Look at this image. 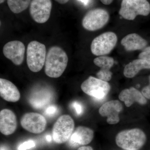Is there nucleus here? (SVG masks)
I'll list each match as a JSON object with an SVG mask.
<instances>
[{"label": "nucleus", "mask_w": 150, "mask_h": 150, "mask_svg": "<svg viewBox=\"0 0 150 150\" xmlns=\"http://www.w3.org/2000/svg\"><path fill=\"white\" fill-rule=\"evenodd\" d=\"M67 53L59 46L51 47L46 54L45 72L49 77L57 78L64 72L68 65Z\"/></svg>", "instance_id": "f257e3e1"}, {"label": "nucleus", "mask_w": 150, "mask_h": 150, "mask_svg": "<svg viewBox=\"0 0 150 150\" xmlns=\"http://www.w3.org/2000/svg\"><path fill=\"white\" fill-rule=\"evenodd\" d=\"M146 137L144 131L139 129L124 130L119 132L115 138L116 144L126 150H138L144 146Z\"/></svg>", "instance_id": "f03ea898"}, {"label": "nucleus", "mask_w": 150, "mask_h": 150, "mask_svg": "<svg viewBox=\"0 0 150 150\" xmlns=\"http://www.w3.org/2000/svg\"><path fill=\"white\" fill-rule=\"evenodd\" d=\"M26 54V61L29 69L33 72L40 71L46 61V46L38 41H31L28 45Z\"/></svg>", "instance_id": "7ed1b4c3"}, {"label": "nucleus", "mask_w": 150, "mask_h": 150, "mask_svg": "<svg viewBox=\"0 0 150 150\" xmlns=\"http://www.w3.org/2000/svg\"><path fill=\"white\" fill-rule=\"evenodd\" d=\"M150 13L147 0H122L119 13L123 18L134 20L137 16H147Z\"/></svg>", "instance_id": "20e7f679"}, {"label": "nucleus", "mask_w": 150, "mask_h": 150, "mask_svg": "<svg viewBox=\"0 0 150 150\" xmlns=\"http://www.w3.org/2000/svg\"><path fill=\"white\" fill-rule=\"evenodd\" d=\"M73 118L68 115L59 117L54 123L52 129V137L54 142L61 144L67 142L74 130Z\"/></svg>", "instance_id": "39448f33"}, {"label": "nucleus", "mask_w": 150, "mask_h": 150, "mask_svg": "<svg viewBox=\"0 0 150 150\" xmlns=\"http://www.w3.org/2000/svg\"><path fill=\"white\" fill-rule=\"evenodd\" d=\"M81 87L84 93L98 100L105 98L110 89L108 82L91 76L83 82Z\"/></svg>", "instance_id": "423d86ee"}, {"label": "nucleus", "mask_w": 150, "mask_h": 150, "mask_svg": "<svg viewBox=\"0 0 150 150\" xmlns=\"http://www.w3.org/2000/svg\"><path fill=\"white\" fill-rule=\"evenodd\" d=\"M118 40L114 33H104L95 38L92 42L91 50L96 56H103L109 54L115 47Z\"/></svg>", "instance_id": "0eeeda50"}, {"label": "nucleus", "mask_w": 150, "mask_h": 150, "mask_svg": "<svg viewBox=\"0 0 150 150\" xmlns=\"http://www.w3.org/2000/svg\"><path fill=\"white\" fill-rule=\"evenodd\" d=\"M109 19L108 12L102 8H96L87 13L82 20L83 26L89 31H95L101 29Z\"/></svg>", "instance_id": "6e6552de"}, {"label": "nucleus", "mask_w": 150, "mask_h": 150, "mask_svg": "<svg viewBox=\"0 0 150 150\" xmlns=\"http://www.w3.org/2000/svg\"><path fill=\"white\" fill-rule=\"evenodd\" d=\"M52 5L51 0H32L29 9L31 17L38 23H45L50 18Z\"/></svg>", "instance_id": "1a4fd4ad"}, {"label": "nucleus", "mask_w": 150, "mask_h": 150, "mask_svg": "<svg viewBox=\"0 0 150 150\" xmlns=\"http://www.w3.org/2000/svg\"><path fill=\"white\" fill-rule=\"evenodd\" d=\"M21 124L25 130L33 134H38L45 130L47 122L45 117L39 113L28 112L23 115Z\"/></svg>", "instance_id": "9d476101"}, {"label": "nucleus", "mask_w": 150, "mask_h": 150, "mask_svg": "<svg viewBox=\"0 0 150 150\" xmlns=\"http://www.w3.org/2000/svg\"><path fill=\"white\" fill-rule=\"evenodd\" d=\"M3 52L6 58L10 60L15 65L19 66L24 61L25 46L21 41L13 40L4 45Z\"/></svg>", "instance_id": "9b49d317"}, {"label": "nucleus", "mask_w": 150, "mask_h": 150, "mask_svg": "<svg viewBox=\"0 0 150 150\" xmlns=\"http://www.w3.org/2000/svg\"><path fill=\"white\" fill-rule=\"evenodd\" d=\"M123 109V105L120 101L112 100L103 105L99 109L100 114L107 118V122L109 124H115L120 121L119 113Z\"/></svg>", "instance_id": "f8f14e48"}, {"label": "nucleus", "mask_w": 150, "mask_h": 150, "mask_svg": "<svg viewBox=\"0 0 150 150\" xmlns=\"http://www.w3.org/2000/svg\"><path fill=\"white\" fill-rule=\"evenodd\" d=\"M93 137V131L92 129L85 126H78L74 130L68 144L73 147L88 144L92 141Z\"/></svg>", "instance_id": "ddd939ff"}, {"label": "nucleus", "mask_w": 150, "mask_h": 150, "mask_svg": "<svg viewBox=\"0 0 150 150\" xmlns=\"http://www.w3.org/2000/svg\"><path fill=\"white\" fill-rule=\"evenodd\" d=\"M17 127L16 117L12 110L4 109L0 112V131L8 136L13 134Z\"/></svg>", "instance_id": "4468645a"}, {"label": "nucleus", "mask_w": 150, "mask_h": 150, "mask_svg": "<svg viewBox=\"0 0 150 150\" xmlns=\"http://www.w3.org/2000/svg\"><path fill=\"white\" fill-rule=\"evenodd\" d=\"M0 95L6 101L16 102L19 100L21 94L16 86L10 81L0 79Z\"/></svg>", "instance_id": "2eb2a0df"}, {"label": "nucleus", "mask_w": 150, "mask_h": 150, "mask_svg": "<svg viewBox=\"0 0 150 150\" xmlns=\"http://www.w3.org/2000/svg\"><path fill=\"white\" fill-rule=\"evenodd\" d=\"M119 98L128 107H130L134 102L143 105L147 102L142 93L134 87L123 90L119 94Z\"/></svg>", "instance_id": "dca6fc26"}, {"label": "nucleus", "mask_w": 150, "mask_h": 150, "mask_svg": "<svg viewBox=\"0 0 150 150\" xmlns=\"http://www.w3.org/2000/svg\"><path fill=\"white\" fill-rule=\"evenodd\" d=\"M121 43L126 51H129L142 50L148 44L146 40L136 33L126 35L121 40Z\"/></svg>", "instance_id": "f3484780"}, {"label": "nucleus", "mask_w": 150, "mask_h": 150, "mask_svg": "<svg viewBox=\"0 0 150 150\" xmlns=\"http://www.w3.org/2000/svg\"><path fill=\"white\" fill-rule=\"evenodd\" d=\"M144 69H150V62L144 59H136L125 66L123 74L126 78H133Z\"/></svg>", "instance_id": "a211bd4d"}, {"label": "nucleus", "mask_w": 150, "mask_h": 150, "mask_svg": "<svg viewBox=\"0 0 150 150\" xmlns=\"http://www.w3.org/2000/svg\"><path fill=\"white\" fill-rule=\"evenodd\" d=\"M52 99V94L48 91H40L31 95L29 102L33 107L35 108H42L48 104Z\"/></svg>", "instance_id": "6ab92c4d"}, {"label": "nucleus", "mask_w": 150, "mask_h": 150, "mask_svg": "<svg viewBox=\"0 0 150 150\" xmlns=\"http://www.w3.org/2000/svg\"><path fill=\"white\" fill-rule=\"evenodd\" d=\"M31 3V0H7L10 9L15 13H19L26 9Z\"/></svg>", "instance_id": "aec40b11"}, {"label": "nucleus", "mask_w": 150, "mask_h": 150, "mask_svg": "<svg viewBox=\"0 0 150 150\" xmlns=\"http://www.w3.org/2000/svg\"><path fill=\"white\" fill-rule=\"evenodd\" d=\"M94 64L100 68L101 71H109L114 63L112 57L106 56H99L93 60Z\"/></svg>", "instance_id": "412c9836"}, {"label": "nucleus", "mask_w": 150, "mask_h": 150, "mask_svg": "<svg viewBox=\"0 0 150 150\" xmlns=\"http://www.w3.org/2000/svg\"><path fill=\"white\" fill-rule=\"evenodd\" d=\"M97 78L105 81L108 82L112 78V73L109 71H103L100 70L96 74Z\"/></svg>", "instance_id": "4be33fe9"}, {"label": "nucleus", "mask_w": 150, "mask_h": 150, "mask_svg": "<svg viewBox=\"0 0 150 150\" xmlns=\"http://www.w3.org/2000/svg\"><path fill=\"white\" fill-rule=\"evenodd\" d=\"M58 111V107L55 105H51L46 108L44 111V113L47 116L51 117L55 115Z\"/></svg>", "instance_id": "5701e85b"}, {"label": "nucleus", "mask_w": 150, "mask_h": 150, "mask_svg": "<svg viewBox=\"0 0 150 150\" xmlns=\"http://www.w3.org/2000/svg\"><path fill=\"white\" fill-rule=\"evenodd\" d=\"M35 146V142L32 140L27 141L19 146L18 150H26L34 147Z\"/></svg>", "instance_id": "b1692460"}, {"label": "nucleus", "mask_w": 150, "mask_h": 150, "mask_svg": "<svg viewBox=\"0 0 150 150\" xmlns=\"http://www.w3.org/2000/svg\"><path fill=\"white\" fill-rule=\"evenodd\" d=\"M72 107L78 115H81L83 112V107L82 105L77 101H74L71 104Z\"/></svg>", "instance_id": "393cba45"}, {"label": "nucleus", "mask_w": 150, "mask_h": 150, "mask_svg": "<svg viewBox=\"0 0 150 150\" xmlns=\"http://www.w3.org/2000/svg\"><path fill=\"white\" fill-rule=\"evenodd\" d=\"M139 58L150 62V46L144 48L139 55Z\"/></svg>", "instance_id": "a878e982"}, {"label": "nucleus", "mask_w": 150, "mask_h": 150, "mask_svg": "<svg viewBox=\"0 0 150 150\" xmlns=\"http://www.w3.org/2000/svg\"><path fill=\"white\" fill-rule=\"evenodd\" d=\"M149 85L145 87L142 89V93L146 98L150 99V76L149 77Z\"/></svg>", "instance_id": "bb28decb"}, {"label": "nucleus", "mask_w": 150, "mask_h": 150, "mask_svg": "<svg viewBox=\"0 0 150 150\" xmlns=\"http://www.w3.org/2000/svg\"><path fill=\"white\" fill-rule=\"evenodd\" d=\"M100 1L104 4L108 5L112 3L113 0H100Z\"/></svg>", "instance_id": "cd10ccee"}, {"label": "nucleus", "mask_w": 150, "mask_h": 150, "mask_svg": "<svg viewBox=\"0 0 150 150\" xmlns=\"http://www.w3.org/2000/svg\"><path fill=\"white\" fill-rule=\"evenodd\" d=\"M78 150H93L91 146H82L80 147Z\"/></svg>", "instance_id": "c85d7f7f"}, {"label": "nucleus", "mask_w": 150, "mask_h": 150, "mask_svg": "<svg viewBox=\"0 0 150 150\" xmlns=\"http://www.w3.org/2000/svg\"><path fill=\"white\" fill-rule=\"evenodd\" d=\"M56 2L60 4H65L68 2L69 0H55Z\"/></svg>", "instance_id": "c756f323"}, {"label": "nucleus", "mask_w": 150, "mask_h": 150, "mask_svg": "<svg viewBox=\"0 0 150 150\" xmlns=\"http://www.w3.org/2000/svg\"><path fill=\"white\" fill-rule=\"evenodd\" d=\"M1 150H9L8 148L6 146H1Z\"/></svg>", "instance_id": "7c9ffc66"}, {"label": "nucleus", "mask_w": 150, "mask_h": 150, "mask_svg": "<svg viewBox=\"0 0 150 150\" xmlns=\"http://www.w3.org/2000/svg\"><path fill=\"white\" fill-rule=\"evenodd\" d=\"M46 139L48 142H50L52 140V138L50 135H47L46 136Z\"/></svg>", "instance_id": "2f4dec72"}, {"label": "nucleus", "mask_w": 150, "mask_h": 150, "mask_svg": "<svg viewBox=\"0 0 150 150\" xmlns=\"http://www.w3.org/2000/svg\"><path fill=\"white\" fill-rule=\"evenodd\" d=\"M79 1L82 3H83L85 5L87 4L88 3V0H79Z\"/></svg>", "instance_id": "473e14b6"}, {"label": "nucleus", "mask_w": 150, "mask_h": 150, "mask_svg": "<svg viewBox=\"0 0 150 150\" xmlns=\"http://www.w3.org/2000/svg\"><path fill=\"white\" fill-rule=\"evenodd\" d=\"M5 1V0H0V3H1V4H2Z\"/></svg>", "instance_id": "72a5a7b5"}]
</instances>
